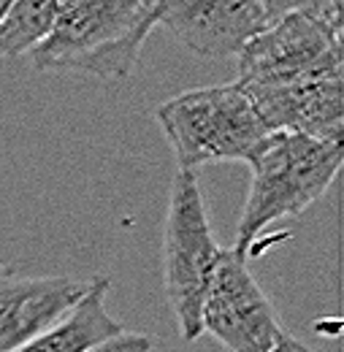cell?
<instances>
[{
    "instance_id": "1",
    "label": "cell",
    "mask_w": 344,
    "mask_h": 352,
    "mask_svg": "<svg viewBox=\"0 0 344 352\" xmlns=\"http://www.w3.org/2000/svg\"><path fill=\"white\" fill-rule=\"evenodd\" d=\"M158 25V0H65L54 28L30 52L39 71L128 79Z\"/></svg>"
},
{
    "instance_id": "2",
    "label": "cell",
    "mask_w": 344,
    "mask_h": 352,
    "mask_svg": "<svg viewBox=\"0 0 344 352\" xmlns=\"http://www.w3.org/2000/svg\"><path fill=\"white\" fill-rule=\"evenodd\" d=\"M247 166L252 182L233 250L250 261L266 228L299 217L328 192L342 168V146L299 133H268Z\"/></svg>"
},
{
    "instance_id": "3",
    "label": "cell",
    "mask_w": 344,
    "mask_h": 352,
    "mask_svg": "<svg viewBox=\"0 0 344 352\" xmlns=\"http://www.w3.org/2000/svg\"><path fill=\"white\" fill-rule=\"evenodd\" d=\"M171 144L176 171L198 174L209 163H250L268 131L244 85L187 89L155 111Z\"/></svg>"
},
{
    "instance_id": "4",
    "label": "cell",
    "mask_w": 344,
    "mask_h": 352,
    "mask_svg": "<svg viewBox=\"0 0 344 352\" xmlns=\"http://www.w3.org/2000/svg\"><path fill=\"white\" fill-rule=\"evenodd\" d=\"M222 250L217 247L195 174L176 171L163 228V287L184 342L201 331V307Z\"/></svg>"
},
{
    "instance_id": "5",
    "label": "cell",
    "mask_w": 344,
    "mask_h": 352,
    "mask_svg": "<svg viewBox=\"0 0 344 352\" xmlns=\"http://www.w3.org/2000/svg\"><path fill=\"white\" fill-rule=\"evenodd\" d=\"M236 57L239 82L252 87L344 79L342 33L309 14L271 22Z\"/></svg>"
},
{
    "instance_id": "6",
    "label": "cell",
    "mask_w": 344,
    "mask_h": 352,
    "mask_svg": "<svg viewBox=\"0 0 344 352\" xmlns=\"http://www.w3.org/2000/svg\"><path fill=\"white\" fill-rule=\"evenodd\" d=\"M201 331L212 333L228 352H268L285 333L277 307L236 250L219 255L201 307Z\"/></svg>"
},
{
    "instance_id": "7",
    "label": "cell",
    "mask_w": 344,
    "mask_h": 352,
    "mask_svg": "<svg viewBox=\"0 0 344 352\" xmlns=\"http://www.w3.org/2000/svg\"><path fill=\"white\" fill-rule=\"evenodd\" d=\"M158 25L206 60L236 57L268 28L258 0H158Z\"/></svg>"
},
{
    "instance_id": "8",
    "label": "cell",
    "mask_w": 344,
    "mask_h": 352,
    "mask_svg": "<svg viewBox=\"0 0 344 352\" xmlns=\"http://www.w3.org/2000/svg\"><path fill=\"white\" fill-rule=\"evenodd\" d=\"M244 89L268 133H299L306 138L342 146L344 79L271 85V87L244 85Z\"/></svg>"
},
{
    "instance_id": "9",
    "label": "cell",
    "mask_w": 344,
    "mask_h": 352,
    "mask_svg": "<svg viewBox=\"0 0 344 352\" xmlns=\"http://www.w3.org/2000/svg\"><path fill=\"white\" fill-rule=\"evenodd\" d=\"M89 282L0 271V352H17L76 307Z\"/></svg>"
},
{
    "instance_id": "10",
    "label": "cell",
    "mask_w": 344,
    "mask_h": 352,
    "mask_svg": "<svg viewBox=\"0 0 344 352\" xmlns=\"http://www.w3.org/2000/svg\"><path fill=\"white\" fill-rule=\"evenodd\" d=\"M106 296L109 276H95L76 307L17 352H92L98 344L120 336L125 328L109 314Z\"/></svg>"
},
{
    "instance_id": "11",
    "label": "cell",
    "mask_w": 344,
    "mask_h": 352,
    "mask_svg": "<svg viewBox=\"0 0 344 352\" xmlns=\"http://www.w3.org/2000/svg\"><path fill=\"white\" fill-rule=\"evenodd\" d=\"M65 0H14L0 25V57L30 54L54 28Z\"/></svg>"
},
{
    "instance_id": "12",
    "label": "cell",
    "mask_w": 344,
    "mask_h": 352,
    "mask_svg": "<svg viewBox=\"0 0 344 352\" xmlns=\"http://www.w3.org/2000/svg\"><path fill=\"white\" fill-rule=\"evenodd\" d=\"M268 25L288 14H309L342 33V0H258Z\"/></svg>"
},
{
    "instance_id": "13",
    "label": "cell",
    "mask_w": 344,
    "mask_h": 352,
    "mask_svg": "<svg viewBox=\"0 0 344 352\" xmlns=\"http://www.w3.org/2000/svg\"><path fill=\"white\" fill-rule=\"evenodd\" d=\"M155 350V339L147 336V333H130L122 331L120 336L98 344L92 352H152Z\"/></svg>"
},
{
    "instance_id": "14",
    "label": "cell",
    "mask_w": 344,
    "mask_h": 352,
    "mask_svg": "<svg viewBox=\"0 0 344 352\" xmlns=\"http://www.w3.org/2000/svg\"><path fill=\"white\" fill-rule=\"evenodd\" d=\"M268 352H312L306 344H301V342H296L290 333H282L277 342H274V347Z\"/></svg>"
},
{
    "instance_id": "15",
    "label": "cell",
    "mask_w": 344,
    "mask_h": 352,
    "mask_svg": "<svg viewBox=\"0 0 344 352\" xmlns=\"http://www.w3.org/2000/svg\"><path fill=\"white\" fill-rule=\"evenodd\" d=\"M11 6H14V0H0V25H3V19H6V14H8Z\"/></svg>"
}]
</instances>
